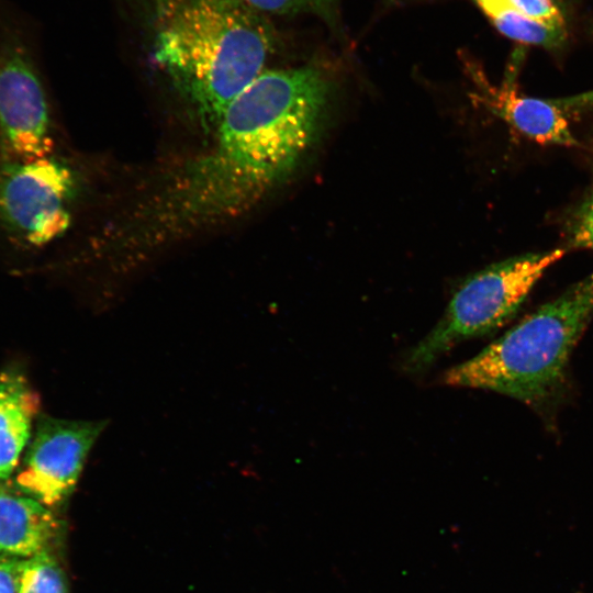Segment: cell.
Segmentation results:
<instances>
[{
  "mask_svg": "<svg viewBox=\"0 0 593 593\" xmlns=\"http://www.w3.org/2000/svg\"><path fill=\"white\" fill-rule=\"evenodd\" d=\"M21 559L0 557V593H16V574Z\"/></svg>",
  "mask_w": 593,
  "mask_h": 593,
  "instance_id": "cell-15",
  "label": "cell"
},
{
  "mask_svg": "<svg viewBox=\"0 0 593 593\" xmlns=\"http://www.w3.org/2000/svg\"><path fill=\"white\" fill-rule=\"evenodd\" d=\"M472 75L478 87L474 100L522 135L544 145L580 146L563 109L552 100L525 97L516 92L512 85L494 87L482 79L478 71Z\"/></svg>",
  "mask_w": 593,
  "mask_h": 593,
  "instance_id": "cell-8",
  "label": "cell"
},
{
  "mask_svg": "<svg viewBox=\"0 0 593 593\" xmlns=\"http://www.w3.org/2000/svg\"><path fill=\"white\" fill-rule=\"evenodd\" d=\"M56 530L57 521L46 505L0 486V553L31 557L47 549Z\"/></svg>",
  "mask_w": 593,
  "mask_h": 593,
  "instance_id": "cell-10",
  "label": "cell"
},
{
  "mask_svg": "<svg viewBox=\"0 0 593 593\" xmlns=\"http://www.w3.org/2000/svg\"><path fill=\"white\" fill-rule=\"evenodd\" d=\"M74 177L51 156L18 163L0 161V226L29 247H42L69 226Z\"/></svg>",
  "mask_w": 593,
  "mask_h": 593,
  "instance_id": "cell-6",
  "label": "cell"
},
{
  "mask_svg": "<svg viewBox=\"0 0 593 593\" xmlns=\"http://www.w3.org/2000/svg\"><path fill=\"white\" fill-rule=\"evenodd\" d=\"M46 91L31 37L21 22L0 16V161L51 156L54 141Z\"/></svg>",
  "mask_w": 593,
  "mask_h": 593,
  "instance_id": "cell-5",
  "label": "cell"
},
{
  "mask_svg": "<svg viewBox=\"0 0 593 593\" xmlns=\"http://www.w3.org/2000/svg\"><path fill=\"white\" fill-rule=\"evenodd\" d=\"M16 593H68L65 574L47 549L20 561Z\"/></svg>",
  "mask_w": 593,
  "mask_h": 593,
  "instance_id": "cell-12",
  "label": "cell"
},
{
  "mask_svg": "<svg viewBox=\"0 0 593 593\" xmlns=\"http://www.w3.org/2000/svg\"><path fill=\"white\" fill-rule=\"evenodd\" d=\"M566 238L572 248L593 250V190L569 216Z\"/></svg>",
  "mask_w": 593,
  "mask_h": 593,
  "instance_id": "cell-14",
  "label": "cell"
},
{
  "mask_svg": "<svg viewBox=\"0 0 593 593\" xmlns=\"http://www.w3.org/2000/svg\"><path fill=\"white\" fill-rule=\"evenodd\" d=\"M328 91L315 67L264 70L225 109L213 149L169 188L171 215H235L283 180L314 142Z\"/></svg>",
  "mask_w": 593,
  "mask_h": 593,
  "instance_id": "cell-1",
  "label": "cell"
},
{
  "mask_svg": "<svg viewBox=\"0 0 593 593\" xmlns=\"http://www.w3.org/2000/svg\"><path fill=\"white\" fill-rule=\"evenodd\" d=\"M506 37L546 48L567 38L566 20L555 0H473Z\"/></svg>",
  "mask_w": 593,
  "mask_h": 593,
  "instance_id": "cell-9",
  "label": "cell"
},
{
  "mask_svg": "<svg viewBox=\"0 0 593 593\" xmlns=\"http://www.w3.org/2000/svg\"><path fill=\"white\" fill-rule=\"evenodd\" d=\"M107 424L108 421L44 418L16 477L18 485L46 506L61 502L75 489Z\"/></svg>",
  "mask_w": 593,
  "mask_h": 593,
  "instance_id": "cell-7",
  "label": "cell"
},
{
  "mask_svg": "<svg viewBox=\"0 0 593 593\" xmlns=\"http://www.w3.org/2000/svg\"><path fill=\"white\" fill-rule=\"evenodd\" d=\"M551 100L555 104H557L563 110L593 105V90L577 96Z\"/></svg>",
  "mask_w": 593,
  "mask_h": 593,
  "instance_id": "cell-16",
  "label": "cell"
},
{
  "mask_svg": "<svg viewBox=\"0 0 593 593\" xmlns=\"http://www.w3.org/2000/svg\"><path fill=\"white\" fill-rule=\"evenodd\" d=\"M253 11L266 15L315 13L324 19L334 14L337 0H240Z\"/></svg>",
  "mask_w": 593,
  "mask_h": 593,
  "instance_id": "cell-13",
  "label": "cell"
},
{
  "mask_svg": "<svg viewBox=\"0 0 593 593\" xmlns=\"http://www.w3.org/2000/svg\"><path fill=\"white\" fill-rule=\"evenodd\" d=\"M593 317V272L545 303L471 359L448 369L446 385L494 391L533 407L555 400L571 354Z\"/></svg>",
  "mask_w": 593,
  "mask_h": 593,
  "instance_id": "cell-3",
  "label": "cell"
},
{
  "mask_svg": "<svg viewBox=\"0 0 593 593\" xmlns=\"http://www.w3.org/2000/svg\"><path fill=\"white\" fill-rule=\"evenodd\" d=\"M150 31L154 61L208 130L265 70L276 40L240 0H153Z\"/></svg>",
  "mask_w": 593,
  "mask_h": 593,
  "instance_id": "cell-2",
  "label": "cell"
},
{
  "mask_svg": "<svg viewBox=\"0 0 593 593\" xmlns=\"http://www.w3.org/2000/svg\"><path fill=\"white\" fill-rule=\"evenodd\" d=\"M564 254V248L528 253L470 276L455 292L434 328L405 356V371L423 372L458 344L503 326L545 271Z\"/></svg>",
  "mask_w": 593,
  "mask_h": 593,
  "instance_id": "cell-4",
  "label": "cell"
},
{
  "mask_svg": "<svg viewBox=\"0 0 593 593\" xmlns=\"http://www.w3.org/2000/svg\"><path fill=\"white\" fill-rule=\"evenodd\" d=\"M37 410L38 398L21 376L0 373V480L16 466Z\"/></svg>",
  "mask_w": 593,
  "mask_h": 593,
  "instance_id": "cell-11",
  "label": "cell"
}]
</instances>
